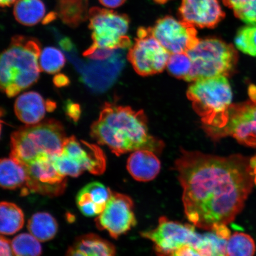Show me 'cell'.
I'll list each match as a JSON object with an SVG mask.
<instances>
[{
    "label": "cell",
    "instance_id": "cell-1",
    "mask_svg": "<svg viewBox=\"0 0 256 256\" xmlns=\"http://www.w3.org/2000/svg\"><path fill=\"white\" fill-rule=\"evenodd\" d=\"M175 168L183 188L186 216L194 226L207 231L232 222L255 184L256 158L182 150Z\"/></svg>",
    "mask_w": 256,
    "mask_h": 256
},
{
    "label": "cell",
    "instance_id": "cell-2",
    "mask_svg": "<svg viewBox=\"0 0 256 256\" xmlns=\"http://www.w3.org/2000/svg\"><path fill=\"white\" fill-rule=\"evenodd\" d=\"M91 136L117 156L142 150L160 154L164 147L150 134L142 110L111 104H105L99 119L92 124Z\"/></svg>",
    "mask_w": 256,
    "mask_h": 256
},
{
    "label": "cell",
    "instance_id": "cell-3",
    "mask_svg": "<svg viewBox=\"0 0 256 256\" xmlns=\"http://www.w3.org/2000/svg\"><path fill=\"white\" fill-rule=\"evenodd\" d=\"M40 54L37 40L24 36L12 38L0 62L1 88L8 97H14L38 82Z\"/></svg>",
    "mask_w": 256,
    "mask_h": 256
},
{
    "label": "cell",
    "instance_id": "cell-4",
    "mask_svg": "<svg viewBox=\"0 0 256 256\" xmlns=\"http://www.w3.org/2000/svg\"><path fill=\"white\" fill-rule=\"evenodd\" d=\"M187 95L206 132L216 139L228 122L232 92L228 79L217 76L198 80L188 88Z\"/></svg>",
    "mask_w": 256,
    "mask_h": 256
},
{
    "label": "cell",
    "instance_id": "cell-5",
    "mask_svg": "<svg viewBox=\"0 0 256 256\" xmlns=\"http://www.w3.org/2000/svg\"><path fill=\"white\" fill-rule=\"evenodd\" d=\"M192 62L190 75L186 81L229 76L238 62V54L231 44L216 38L200 40L188 52Z\"/></svg>",
    "mask_w": 256,
    "mask_h": 256
},
{
    "label": "cell",
    "instance_id": "cell-6",
    "mask_svg": "<svg viewBox=\"0 0 256 256\" xmlns=\"http://www.w3.org/2000/svg\"><path fill=\"white\" fill-rule=\"evenodd\" d=\"M88 19L94 42L87 50H126L132 46V42L127 36L130 21L126 15L94 8L90 10Z\"/></svg>",
    "mask_w": 256,
    "mask_h": 256
},
{
    "label": "cell",
    "instance_id": "cell-7",
    "mask_svg": "<svg viewBox=\"0 0 256 256\" xmlns=\"http://www.w3.org/2000/svg\"><path fill=\"white\" fill-rule=\"evenodd\" d=\"M196 226L172 222L162 217L158 226L152 231L143 232V238L152 241L158 256H172L184 246L197 249L200 244L202 234L197 233Z\"/></svg>",
    "mask_w": 256,
    "mask_h": 256
},
{
    "label": "cell",
    "instance_id": "cell-8",
    "mask_svg": "<svg viewBox=\"0 0 256 256\" xmlns=\"http://www.w3.org/2000/svg\"><path fill=\"white\" fill-rule=\"evenodd\" d=\"M171 54L156 39L152 28H140L136 43L130 48L128 58L139 75L158 74L167 67Z\"/></svg>",
    "mask_w": 256,
    "mask_h": 256
},
{
    "label": "cell",
    "instance_id": "cell-9",
    "mask_svg": "<svg viewBox=\"0 0 256 256\" xmlns=\"http://www.w3.org/2000/svg\"><path fill=\"white\" fill-rule=\"evenodd\" d=\"M52 158L44 154L36 162L26 167L28 178L24 194L32 192L44 196L56 197L65 192L66 178L57 171Z\"/></svg>",
    "mask_w": 256,
    "mask_h": 256
},
{
    "label": "cell",
    "instance_id": "cell-10",
    "mask_svg": "<svg viewBox=\"0 0 256 256\" xmlns=\"http://www.w3.org/2000/svg\"><path fill=\"white\" fill-rule=\"evenodd\" d=\"M152 30L156 39L170 54L188 53L200 42L196 28L171 16L160 19Z\"/></svg>",
    "mask_w": 256,
    "mask_h": 256
},
{
    "label": "cell",
    "instance_id": "cell-11",
    "mask_svg": "<svg viewBox=\"0 0 256 256\" xmlns=\"http://www.w3.org/2000/svg\"><path fill=\"white\" fill-rule=\"evenodd\" d=\"M136 224L132 199L115 192L112 193L104 212L96 220L98 229L107 231L114 239L126 234Z\"/></svg>",
    "mask_w": 256,
    "mask_h": 256
},
{
    "label": "cell",
    "instance_id": "cell-12",
    "mask_svg": "<svg viewBox=\"0 0 256 256\" xmlns=\"http://www.w3.org/2000/svg\"><path fill=\"white\" fill-rule=\"evenodd\" d=\"M231 136L238 142L256 148V100L232 104L228 124L216 139Z\"/></svg>",
    "mask_w": 256,
    "mask_h": 256
},
{
    "label": "cell",
    "instance_id": "cell-13",
    "mask_svg": "<svg viewBox=\"0 0 256 256\" xmlns=\"http://www.w3.org/2000/svg\"><path fill=\"white\" fill-rule=\"evenodd\" d=\"M33 148L42 154L58 156L62 152L66 140L62 124L50 120L33 126H28L19 130Z\"/></svg>",
    "mask_w": 256,
    "mask_h": 256
},
{
    "label": "cell",
    "instance_id": "cell-14",
    "mask_svg": "<svg viewBox=\"0 0 256 256\" xmlns=\"http://www.w3.org/2000/svg\"><path fill=\"white\" fill-rule=\"evenodd\" d=\"M182 20L201 28H213L226 17L218 0H182Z\"/></svg>",
    "mask_w": 256,
    "mask_h": 256
},
{
    "label": "cell",
    "instance_id": "cell-15",
    "mask_svg": "<svg viewBox=\"0 0 256 256\" xmlns=\"http://www.w3.org/2000/svg\"><path fill=\"white\" fill-rule=\"evenodd\" d=\"M62 153L92 174H103L106 168V158L100 147L74 136L66 138Z\"/></svg>",
    "mask_w": 256,
    "mask_h": 256
},
{
    "label": "cell",
    "instance_id": "cell-16",
    "mask_svg": "<svg viewBox=\"0 0 256 256\" xmlns=\"http://www.w3.org/2000/svg\"><path fill=\"white\" fill-rule=\"evenodd\" d=\"M118 49L110 59L104 62L94 60L82 72V78L94 91L102 92L113 84L119 76L124 62V50Z\"/></svg>",
    "mask_w": 256,
    "mask_h": 256
},
{
    "label": "cell",
    "instance_id": "cell-17",
    "mask_svg": "<svg viewBox=\"0 0 256 256\" xmlns=\"http://www.w3.org/2000/svg\"><path fill=\"white\" fill-rule=\"evenodd\" d=\"M113 192L99 182H92L83 188L76 196V204L86 217L99 216L104 212Z\"/></svg>",
    "mask_w": 256,
    "mask_h": 256
},
{
    "label": "cell",
    "instance_id": "cell-18",
    "mask_svg": "<svg viewBox=\"0 0 256 256\" xmlns=\"http://www.w3.org/2000/svg\"><path fill=\"white\" fill-rule=\"evenodd\" d=\"M127 168L136 180L148 182L158 177L162 164L155 152L142 150L130 155L128 160Z\"/></svg>",
    "mask_w": 256,
    "mask_h": 256
},
{
    "label": "cell",
    "instance_id": "cell-19",
    "mask_svg": "<svg viewBox=\"0 0 256 256\" xmlns=\"http://www.w3.org/2000/svg\"><path fill=\"white\" fill-rule=\"evenodd\" d=\"M16 116L28 126L40 124L48 111L47 102L36 92H28L18 97L14 106Z\"/></svg>",
    "mask_w": 256,
    "mask_h": 256
},
{
    "label": "cell",
    "instance_id": "cell-20",
    "mask_svg": "<svg viewBox=\"0 0 256 256\" xmlns=\"http://www.w3.org/2000/svg\"><path fill=\"white\" fill-rule=\"evenodd\" d=\"M66 256H116V250L108 240L89 234L76 238Z\"/></svg>",
    "mask_w": 256,
    "mask_h": 256
},
{
    "label": "cell",
    "instance_id": "cell-21",
    "mask_svg": "<svg viewBox=\"0 0 256 256\" xmlns=\"http://www.w3.org/2000/svg\"><path fill=\"white\" fill-rule=\"evenodd\" d=\"M88 0H58L57 16L70 27L76 28L89 17Z\"/></svg>",
    "mask_w": 256,
    "mask_h": 256
},
{
    "label": "cell",
    "instance_id": "cell-22",
    "mask_svg": "<svg viewBox=\"0 0 256 256\" xmlns=\"http://www.w3.org/2000/svg\"><path fill=\"white\" fill-rule=\"evenodd\" d=\"M28 172L25 166L10 158H4L0 162V185L4 190H15L24 188Z\"/></svg>",
    "mask_w": 256,
    "mask_h": 256
},
{
    "label": "cell",
    "instance_id": "cell-23",
    "mask_svg": "<svg viewBox=\"0 0 256 256\" xmlns=\"http://www.w3.org/2000/svg\"><path fill=\"white\" fill-rule=\"evenodd\" d=\"M46 14V6L41 0H18L15 3L16 20L26 26H34L40 24Z\"/></svg>",
    "mask_w": 256,
    "mask_h": 256
},
{
    "label": "cell",
    "instance_id": "cell-24",
    "mask_svg": "<svg viewBox=\"0 0 256 256\" xmlns=\"http://www.w3.org/2000/svg\"><path fill=\"white\" fill-rule=\"evenodd\" d=\"M28 232L40 242L50 241L57 234L58 224L55 218L47 212L34 214L28 222Z\"/></svg>",
    "mask_w": 256,
    "mask_h": 256
},
{
    "label": "cell",
    "instance_id": "cell-25",
    "mask_svg": "<svg viewBox=\"0 0 256 256\" xmlns=\"http://www.w3.org/2000/svg\"><path fill=\"white\" fill-rule=\"evenodd\" d=\"M24 215L16 204L3 202L0 206V232L2 235L12 236L23 228Z\"/></svg>",
    "mask_w": 256,
    "mask_h": 256
},
{
    "label": "cell",
    "instance_id": "cell-26",
    "mask_svg": "<svg viewBox=\"0 0 256 256\" xmlns=\"http://www.w3.org/2000/svg\"><path fill=\"white\" fill-rule=\"evenodd\" d=\"M256 251L255 242L247 234L236 232L227 242L226 256H254Z\"/></svg>",
    "mask_w": 256,
    "mask_h": 256
},
{
    "label": "cell",
    "instance_id": "cell-27",
    "mask_svg": "<svg viewBox=\"0 0 256 256\" xmlns=\"http://www.w3.org/2000/svg\"><path fill=\"white\" fill-rule=\"evenodd\" d=\"M228 240L215 232H210L202 234V239L196 250L201 256H226Z\"/></svg>",
    "mask_w": 256,
    "mask_h": 256
},
{
    "label": "cell",
    "instance_id": "cell-28",
    "mask_svg": "<svg viewBox=\"0 0 256 256\" xmlns=\"http://www.w3.org/2000/svg\"><path fill=\"white\" fill-rule=\"evenodd\" d=\"M12 247L15 256H41L42 248L40 242L31 234H21L12 240Z\"/></svg>",
    "mask_w": 256,
    "mask_h": 256
},
{
    "label": "cell",
    "instance_id": "cell-29",
    "mask_svg": "<svg viewBox=\"0 0 256 256\" xmlns=\"http://www.w3.org/2000/svg\"><path fill=\"white\" fill-rule=\"evenodd\" d=\"M236 18L247 24H256V0H223Z\"/></svg>",
    "mask_w": 256,
    "mask_h": 256
},
{
    "label": "cell",
    "instance_id": "cell-30",
    "mask_svg": "<svg viewBox=\"0 0 256 256\" xmlns=\"http://www.w3.org/2000/svg\"><path fill=\"white\" fill-rule=\"evenodd\" d=\"M66 63L65 56L56 48H44L40 58V66L42 72L50 74L58 72Z\"/></svg>",
    "mask_w": 256,
    "mask_h": 256
},
{
    "label": "cell",
    "instance_id": "cell-31",
    "mask_svg": "<svg viewBox=\"0 0 256 256\" xmlns=\"http://www.w3.org/2000/svg\"><path fill=\"white\" fill-rule=\"evenodd\" d=\"M235 44L242 52L256 57V24H248L240 28L235 38Z\"/></svg>",
    "mask_w": 256,
    "mask_h": 256
},
{
    "label": "cell",
    "instance_id": "cell-32",
    "mask_svg": "<svg viewBox=\"0 0 256 256\" xmlns=\"http://www.w3.org/2000/svg\"><path fill=\"white\" fill-rule=\"evenodd\" d=\"M167 67L172 76L186 80L192 68L190 58L188 53L171 54Z\"/></svg>",
    "mask_w": 256,
    "mask_h": 256
},
{
    "label": "cell",
    "instance_id": "cell-33",
    "mask_svg": "<svg viewBox=\"0 0 256 256\" xmlns=\"http://www.w3.org/2000/svg\"><path fill=\"white\" fill-rule=\"evenodd\" d=\"M52 160L57 171L64 177L78 178L84 172L81 166L62 152L58 156H53Z\"/></svg>",
    "mask_w": 256,
    "mask_h": 256
},
{
    "label": "cell",
    "instance_id": "cell-34",
    "mask_svg": "<svg viewBox=\"0 0 256 256\" xmlns=\"http://www.w3.org/2000/svg\"><path fill=\"white\" fill-rule=\"evenodd\" d=\"M66 112L68 116L74 121L78 122L81 116V108L78 104L69 102L66 106Z\"/></svg>",
    "mask_w": 256,
    "mask_h": 256
},
{
    "label": "cell",
    "instance_id": "cell-35",
    "mask_svg": "<svg viewBox=\"0 0 256 256\" xmlns=\"http://www.w3.org/2000/svg\"><path fill=\"white\" fill-rule=\"evenodd\" d=\"M0 256H15L12 247V242L4 236H1L0 240Z\"/></svg>",
    "mask_w": 256,
    "mask_h": 256
},
{
    "label": "cell",
    "instance_id": "cell-36",
    "mask_svg": "<svg viewBox=\"0 0 256 256\" xmlns=\"http://www.w3.org/2000/svg\"><path fill=\"white\" fill-rule=\"evenodd\" d=\"M177 256H201L196 249L190 246H184L176 252Z\"/></svg>",
    "mask_w": 256,
    "mask_h": 256
},
{
    "label": "cell",
    "instance_id": "cell-37",
    "mask_svg": "<svg viewBox=\"0 0 256 256\" xmlns=\"http://www.w3.org/2000/svg\"><path fill=\"white\" fill-rule=\"evenodd\" d=\"M104 7L108 8H117L122 6L126 0H98Z\"/></svg>",
    "mask_w": 256,
    "mask_h": 256
},
{
    "label": "cell",
    "instance_id": "cell-38",
    "mask_svg": "<svg viewBox=\"0 0 256 256\" xmlns=\"http://www.w3.org/2000/svg\"><path fill=\"white\" fill-rule=\"evenodd\" d=\"M54 83L57 88H64L66 86H68L70 83V81L68 76H66L64 74H58L54 78Z\"/></svg>",
    "mask_w": 256,
    "mask_h": 256
},
{
    "label": "cell",
    "instance_id": "cell-39",
    "mask_svg": "<svg viewBox=\"0 0 256 256\" xmlns=\"http://www.w3.org/2000/svg\"><path fill=\"white\" fill-rule=\"evenodd\" d=\"M17 0H0V5L2 8L10 7L14 4Z\"/></svg>",
    "mask_w": 256,
    "mask_h": 256
},
{
    "label": "cell",
    "instance_id": "cell-40",
    "mask_svg": "<svg viewBox=\"0 0 256 256\" xmlns=\"http://www.w3.org/2000/svg\"><path fill=\"white\" fill-rule=\"evenodd\" d=\"M56 108V104L51 101L47 102V108L48 112H52L55 110Z\"/></svg>",
    "mask_w": 256,
    "mask_h": 256
},
{
    "label": "cell",
    "instance_id": "cell-41",
    "mask_svg": "<svg viewBox=\"0 0 256 256\" xmlns=\"http://www.w3.org/2000/svg\"><path fill=\"white\" fill-rule=\"evenodd\" d=\"M176 256V254H174V256Z\"/></svg>",
    "mask_w": 256,
    "mask_h": 256
}]
</instances>
